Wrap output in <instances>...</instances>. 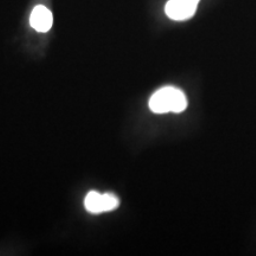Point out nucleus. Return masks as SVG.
I'll list each match as a JSON object with an SVG mask.
<instances>
[{"mask_svg":"<svg viewBox=\"0 0 256 256\" xmlns=\"http://www.w3.org/2000/svg\"><path fill=\"white\" fill-rule=\"evenodd\" d=\"M31 26L38 32H46L50 31V28H52L54 24V17L52 14L50 12L49 8H46V6H37L34 8V11L31 14L30 18Z\"/></svg>","mask_w":256,"mask_h":256,"instance_id":"nucleus-4","label":"nucleus"},{"mask_svg":"<svg viewBox=\"0 0 256 256\" xmlns=\"http://www.w3.org/2000/svg\"><path fill=\"white\" fill-rule=\"evenodd\" d=\"M200 0H170L165 12L168 17L176 22H184L196 14Z\"/></svg>","mask_w":256,"mask_h":256,"instance_id":"nucleus-3","label":"nucleus"},{"mask_svg":"<svg viewBox=\"0 0 256 256\" xmlns=\"http://www.w3.org/2000/svg\"><path fill=\"white\" fill-rule=\"evenodd\" d=\"M153 113H182L188 108V98L180 89L165 87L156 92L150 100Z\"/></svg>","mask_w":256,"mask_h":256,"instance_id":"nucleus-1","label":"nucleus"},{"mask_svg":"<svg viewBox=\"0 0 256 256\" xmlns=\"http://www.w3.org/2000/svg\"><path fill=\"white\" fill-rule=\"evenodd\" d=\"M84 206L89 212L98 215V214L116 210L120 206V200L113 194H101L98 192L92 191L86 197Z\"/></svg>","mask_w":256,"mask_h":256,"instance_id":"nucleus-2","label":"nucleus"}]
</instances>
